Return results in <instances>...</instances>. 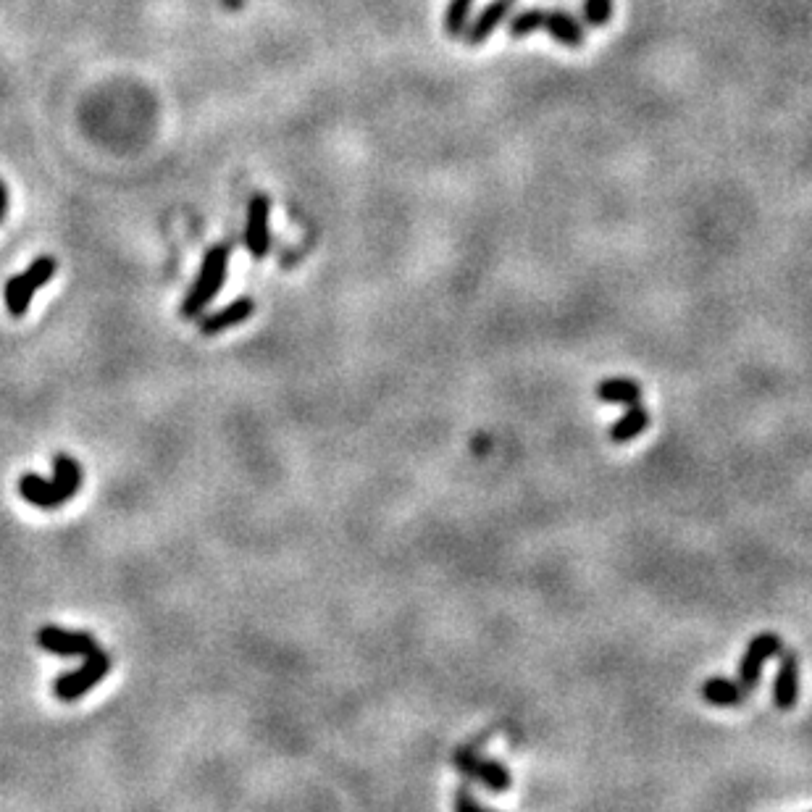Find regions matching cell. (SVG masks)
<instances>
[{
    "label": "cell",
    "mask_w": 812,
    "mask_h": 812,
    "mask_svg": "<svg viewBox=\"0 0 812 812\" xmlns=\"http://www.w3.org/2000/svg\"><path fill=\"white\" fill-rule=\"evenodd\" d=\"M544 29H547L552 40L558 45H563V48H584V43H587L584 24H581L573 14L563 11V8H552V11H547Z\"/></svg>",
    "instance_id": "12"
},
{
    "label": "cell",
    "mask_w": 812,
    "mask_h": 812,
    "mask_svg": "<svg viewBox=\"0 0 812 812\" xmlns=\"http://www.w3.org/2000/svg\"><path fill=\"white\" fill-rule=\"evenodd\" d=\"M108 673H111V657L98 647L85 657V663L79 665L77 671L64 673L53 681V694L61 702H77L90 694L100 681H106Z\"/></svg>",
    "instance_id": "3"
},
{
    "label": "cell",
    "mask_w": 812,
    "mask_h": 812,
    "mask_svg": "<svg viewBox=\"0 0 812 812\" xmlns=\"http://www.w3.org/2000/svg\"><path fill=\"white\" fill-rule=\"evenodd\" d=\"M471 8L474 0H450L445 11V32L450 37H463L468 22H471Z\"/></svg>",
    "instance_id": "18"
},
{
    "label": "cell",
    "mask_w": 812,
    "mask_h": 812,
    "mask_svg": "<svg viewBox=\"0 0 812 812\" xmlns=\"http://www.w3.org/2000/svg\"><path fill=\"white\" fill-rule=\"evenodd\" d=\"M700 694L707 705L715 707H736L742 705L744 697H747V692H744L739 681H731V678L723 676H713L702 681Z\"/></svg>",
    "instance_id": "13"
},
{
    "label": "cell",
    "mask_w": 812,
    "mask_h": 812,
    "mask_svg": "<svg viewBox=\"0 0 812 812\" xmlns=\"http://www.w3.org/2000/svg\"><path fill=\"white\" fill-rule=\"evenodd\" d=\"M770 700L778 710H791V707L799 702V657L797 652H786L781 655V665H778V673L773 678V692H770Z\"/></svg>",
    "instance_id": "11"
},
{
    "label": "cell",
    "mask_w": 812,
    "mask_h": 812,
    "mask_svg": "<svg viewBox=\"0 0 812 812\" xmlns=\"http://www.w3.org/2000/svg\"><path fill=\"white\" fill-rule=\"evenodd\" d=\"M50 463H53V481L58 487L64 489L69 497L77 495L82 484H85V471H82L77 460L71 458L69 452H56Z\"/></svg>",
    "instance_id": "15"
},
{
    "label": "cell",
    "mask_w": 812,
    "mask_h": 812,
    "mask_svg": "<svg viewBox=\"0 0 812 812\" xmlns=\"http://www.w3.org/2000/svg\"><path fill=\"white\" fill-rule=\"evenodd\" d=\"M513 6H516V0H492L484 11H479L474 22L468 24L466 32H463V40L471 48L487 43L489 37L495 35V29L513 14Z\"/></svg>",
    "instance_id": "10"
},
{
    "label": "cell",
    "mask_w": 812,
    "mask_h": 812,
    "mask_svg": "<svg viewBox=\"0 0 812 812\" xmlns=\"http://www.w3.org/2000/svg\"><path fill=\"white\" fill-rule=\"evenodd\" d=\"M613 16V0H584V22L589 27H605Z\"/></svg>",
    "instance_id": "19"
},
{
    "label": "cell",
    "mask_w": 812,
    "mask_h": 812,
    "mask_svg": "<svg viewBox=\"0 0 812 812\" xmlns=\"http://www.w3.org/2000/svg\"><path fill=\"white\" fill-rule=\"evenodd\" d=\"M8 216V187L6 182H3V177H0V224L6 221Z\"/></svg>",
    "instance_id": "21"
},
{
    "label": "cell",
    "mask_w": 812,
    "mask_h": 812,
    "mask_svg": "<svg viewBox=\"0 0 812 812\" xmlns=\"http://www.w3.org/2000/svg\"><path fill=\"white\" fill-rule=\"evenodd\" d=\"M452 763H455L458 773H463L466 778H476V781H481V784L487 786L489 791H495V794L508 791L510 784H513L508 765L500 763V760H487V757L476 755L474 747L458 749L455 757H452Z\"/></svg>",
    "instance_id": "4"
},
{
    "label": "cell",
    "mask_w": 812,
    "mask_h": 812,
    "mask_svg": "<svg viewBox=\"0 0 812 812\" xmlns=\"http://www.w3.org/2000/svg\"><path fill=\"white\" fill-rule=\"evenodd\" d=\"M455 807H458V810H484V805H481L479 799L468 794L466 786H460V789H458V797H455Z\"/></svg>",
    "instance_id": "20"
},
{
    "label": "cell",
    "mask_w": 812,
    "mask_h": 812,
    "mask_svg": "<svg viewBox=\"0 0 812 812\" xmlns=\"http://www.w3.org/2000/svg\"><path fill=\"white\" fill-rule=\"evenodd\" d=\"M229 258H232V250L226 245H213L203 255L198 276H195L190 292L184 295L182 305H179V316L184 321H198L205 308L213 303V297L219 295L226 282V274H229Z\"/></svg>",
    "instance_id": "1"
},
{
    "label": "cell",
    "mask_w": 812,
    "mask_h": 812,
    "mask_svg": "<svg viewBox=\"0 0 812 812\" xmlns=\"http://www.w3.org/2000/svg\"><path fill=\"white\" fill-rule=\"evenodd\" d=\"M245 248L255 261L266 258L271 250V198L253 195L248 203V224H245Z\"/></svg>",
    "instance_id": "6"
},
{
    "label": "cell",
    "mask_w": 812,
    "mask_h": 812,
    "mask_svg": "<svg viewBox=\"0 0 812 812\" xmlns=\"http://www.w3.org/2000/svg\"><path fill=\"white\" fill-rule=\"evenodd\" d=\"M647 426H650V410L644 408L642 403L626 405V413H623V416L613 424V429H610V442H615V445L634 442Z\"/></svg>",
    "instance_id": "14"
},
{
    "label": "cell",
    "mask_w": 812,
    "mask_h": 812,
    "mask_svg": "<svg viewBox=\"0 0 812 812\" xmlns=\"http://www.w3.org/2000/svg\"><path fill=\"white\" fill-rule=\"evenodd\" d=\"M19 495H22L29 505H35V508L40 510L64 508L66 502L71 500L64 489L58 487L56 481L43 479V476L32 474V471H24V474L19 476Z\"/></svg>",
    "instance_id": "8"
},
{
    "label": "cell",
    "mask_w": 812,
    "mask_h": 812,
    "mask_svg": "<svg viewBox=\"0 0 812 812\" xmlns=\"http://www.w3.org/2000/svg\"><path fill=\"white\" fill-rule=\"evenodd\" d=\"M781 647H784V642H781L778 634H760L747 644L742 663H739V684H742L744 692H755L757 684H760V676H763L765 660L773 655H781Z\"/></svg>",
    "instance_id": "7"
},
{
    "label": "cell",
    "mask_w": 812,
    "mask_h": 812,
    "mask_svg": "<svg viewBox=\"0 0 812 812\" xmlns=\"http://www.w3.org/2000/svg\"><path fill=\"white\" fill-rule=\"evenodd\" d=\"M597 400L615 405H634L642 400V387L634 379H605L597 384Z\"/></svg>",
    "instance_id": "16"
},
{
    "label": "cell",
    "mask_w": 812,
    "mask_h": 812,
    "mask_svg": "<svg viewBox=\"0 0 812 812\" xmlns=\"http://www.w3.org/2000/svg\"><path fill=\"white\" fill-rule=\"evenodd\" d=\"M35 642L40 650L58 657H87L98 650V639L87 631L61 629L56 623H45L35 634Z\"/></svg>",
    "instance_id": "5"
},
{
    "label": "cell",
    "mask_w": 812,
    "mask_h": 812,
    "mask_svg": "<svg viewBox=\"0 0 812 812\" xmlns=\"http://www.w3.org/2000/svg\"><path fill=\"white\" fill-rule=\"evenodd\" d=\"M253 313H255L253 297H237V300H232V303L219 308V311L203 313V316L198 318L200 334H205V337L221 334L226 332V329H232V326L245 324L248 318H253Z\"/></svg>",
    "instance_id": "9"
},
{
    "label": "cell",
    "mask_w": 812,
    "mask_h": 812,
    "mask_svg": "<svg viewBox=\"0 0 812 812\" xmlns=\"http://www.w3.org/2000/svg\"><path fill=\"white\" fill-rule=\"evenodd\" d=\"M544 19H547V11L544 8H523L518 14L510 16L508 32L513 40H523V37L534 35L539 29H544Z\"/></svg>",
    "instance_id": "17"
},
{
    "label": "cell",
    "mask_w": 812,
    "mask_h": 812,
    "mask_svg": "<svg viewBox=\"0 0 812 812\" xmlns=\"http://www.w3.org/2000/svg\"><path fill=\"white\" fill-rule=\"evenodd\" d=\"M56 271H58L56 258H53V255H40V258H35V261L29 263L24 274L11 276L6 282V290H3V300H6L8 313L14 318H22L24 313L29 311V303H32L35 292L40 290V287H45V284L56 276Z\"/></svg>",
    "instance_id": "2"
}]
</instances>
